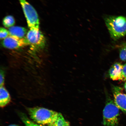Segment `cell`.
I'll return each mask as SVG.
<instances>
[{
	"instance_id": "5bb4252c",
	"label": "cell",
	"mask_w": 126,
	"mask_h": 126,
	"mask_svg": "<svg viewBox=\"0 0 126 126\" xmlns=\"http://www.w3.org/2000/svg\"><path fill=\"white\" fill-rule=\"evenodd\" d=\"M20 117L21 120L24 124L25 126H34V123L28 119L27 116L25 114H20Z\"/></svg>"
},
{
	"instance_id": "e0dca14e",
	"label": "cell",
	"mask_w": 126,
	"mask_h": 126,
	"mask_svg": "<svg viewBox=\"0 0 126 126\" xmlns=\"http://www.w3.org/2000/svg\"><path fill=\"white\" fill-rule=\"evenodd\" d=\"M121 80L124 81H126V63L123 65Z\"/></svg>"
},
{
	"instance_id": "d6986e66",
	"label": "cell",
	"mask_w": 126,
	"mask_h": 126,
	"mask_svg": "<svg viewBox=\"0 0 126 126\" xmlns=\"http://www.w3.org/2000/svg\"><path fill=\"white\" fill-rule=\"evenodd\" d=\"M8 126H19L18 125H16V124H11V125H9Z\"/></svg>"
},
{
	"instance_id": "9c48e42d",
	"label": "cell",
	"mask_w": 126,
	"mask_h": 126,
	"mask_svg": "<svg viewBox=\"0 0 126 126\" xmlns=\"http://www.w3.org/2000/svg\"><path fill=\"white\" fill-rule=\"evenodd\" d=\"M9 35L19 38L26 37L28 32L26 28L19 26H13L8 29Z\"/></svg>"
},
{
	"instance_id": "3957f363",
	"label": "cell",
	"mask_w": 126,
	"mask_h": 126,
	"mask_svg": "<svg viewBox=\"0 0 126 126\" xmlns=\"http://www.w3.org/2000/svg\"><path fill=\"white\" fill-rule=\"evenodd\" d=\"M119 110L114 101L108 97L103 110V125L105 126H117L119 123Z\"/></svg>"
},
{
	"instance_id": "8fae6325",
	"label": "cell",
	"mask_w": 126,
	"mask_h": 126,
	"mask_svg": "<svg viewBox=\"0 0 126 126\" xmlns=\"http://www.w3.org/2000/svg\"><path fill=\"white\" fill-rule=\"evenodd\" d=\"M48 126H70L69 123L66 121L61 113H59L58 115L52 123Z\"/></svg>"
},
{
	"instance_id": "9a60e30c",
	"label": "cell",
	"mask_w": 126,
	"mask_h": 126,
	"mask_svg": "<svg viewBox=\"0 0 126 126\" xmlns=\"http://www.w3.org/2000/svg\"><path fill=\"white\" fill-rule=\"evenodd\" d=\"M9 35L8 31L3 28L0 29V38L1 39H5Z\"/></svg>"
},
{
	"instance_id": "2e32d148",
	"label": "cell",
	"mask_w": 126,
	"mask_h": 126,
	"mask_svg": "<svg viewBox=\"0 0 126 126\" xmlns=\"http://www.w3.org/2000/svg\"><path fill=\"white\" fill-rule=\"evenodd\" d=\"M5 80V74L3 70H1L0 73V86H3Z\"/></svg>"
},
{
	"instance_id": "7a4b0ae2",
	"label": "cell",
	"mask_w": 126,
	"mask_h": 126,
	"mask_svg": "<svg viewBox=\"0 0 126 126\" xmlns=\"http://www.w3.org/2000/svg\"><path fill=\"white\" fill-rule=\"evenodd\" d=\"M28 113L32 119L41 125H49L56 119L59 112L42 108L34 107L28 108Z\"/></svg>"
},
{
	"instance_id": "ba28073f",
	"label": "cell",
	"mask_w": 126,
	"mask_h": 126,
	"mask_svg": "<svg viewBox=\"0 0 126 126\" xmlns=\"http://www.w3.org/2000/svg\"><path fill=\"white\" fill-rule=\"evenodd\" d=\"M123 65L116 63L111 66L109 71L110 77L113 80H121Z\"/></svg>"
},
{
	"instance_id": "6da1fadb",
	"label": "cell",
	"mask_w": 126,
	"mask_h": 126,
	"mask_svg": "<svg viewBox=\"0 0 126 126\" xmlns=\"http://www.w3.org/2000/svg\"><path fill=\"white\" fill-rule=\"evenodd\" d=\"M105 20L112 38L116 40L126 35V16H108Z\"/></svg>"
},
{
	"instance_id": "30bf717a",
	"label": "cell",
	"mask_w": 126,
	"mask_h": 126,
	"mask_svg": "<svg viewBox=\"0 0 126 126\" xmlns=\"http://www.w3.org/2000/svg\"><path fill=\"white\" fill-rule=\"evenodd\" d=\"M11 97L9 93L4 86L0 88V106L3 108L9 103Z\"/></svg>"
},
{
	"instance_id": "5b68a950",
	"label": "cell",
	"mask_w": 126,
	"mask_h": 126,
	"mask_svg": "<svg viewBox=\"0 0 126 126\" xmlns=\"http://www.w3.org/2000/svg\"><path fill=\"white\" fill-rule=\"evenodd\" d=\"M29 45L33 49L38 50L45 47L46 40L39 30L30 29L26 36Z\"/></svg>"
},
{
	"instance_id": "52a82bcc",
	"label": "cell",
	"mask_w": 126,
	"mask_h": 126,
	"mask_svg": "<svg viewBox=\"0 0 126 126\" xmlns=\"http://www.w3.org/2000/svg\"><path fill=\"white\" fill-rule=\"evenodd\" d=\"M122 88L117 86L112 88L114 102L120 110L126 114V94L123 92Z\"/></svg>"
},
{
	"instance_id": "ffe728a7",
	"label": "cell",
	"mask_w": 126,
	"mask_h": 126,
	"mask_svg": "<svg viewBox=\"0 0 126 126\" xmlns=\"http://www.w3.org/2000/svg\"><path fill=\"white\" fill-rule=\"evenodd\" d=\"M124 88H125V89L126 92V81L125 83V84H124Z\"/></svg>"
},
{
	"instance_id": "ac0fdd59",
	"label": "cell",
	"mask_w": 126,
	"mask_h": 126,
	"mask_svg": "<svg viewBox=\"0 0 126 126\" xmlns=\"http://www.w3.org/2000/svg\"><path fill=\"white\" fill-rule=\"evenodd\" d=\"M34 126H44L42 125H40V124H34Z\"/></svg>"
},
{
	"instance_id": "8992f818",
	"label": "cell",
	"mask_w": 126,
	"mask_h": 126,
	"mask_svg": "<svg viewBox=\"0 0 126 126\" xmlns=\"http://www.w3.org/2000/svg\"><path fill=\"white\" fill-rule=\"evenodd\" d=\"M1 44L4 48L10 49H17L29 45L26 37L19 38L11 36L4 39Z\"/></svg>"
},
{
	"instance_id": "4fadbf2b",
	"label": "cell",
	"mask_w": 126,
	"mask_h": 126,
	"mask_svg": "<svg viewBox=\"0 0 126 126\" xmlns=\"http://www.w3.org/2000/svg\"><path fill=\"white\" fill-rule=\"evenodd\" d=\"M119 57L121 60L126 61V44H123L119 50Z\"/></svg>"
},
{
	"instance_id": "7c38bea8",
	"label": "cell",
	"mask_w": 126,
	"mask_h": 126,
	"mask_svg": "<svg viewBox=\"0 0 126 126\" xmlns=\"http://www.w3.org/2000/svg\"><path fill=\"white\" fill-rule=\"evenodd\" d=\"M3 24L7 28H10L13 26L15 21L14 17L12 16L9 15L4 17L2 21Z\"/></svg>"
},
{
	"instance_id": "277c9868",
	"label": "cell",
	"mask_w": 126,
	"mask_h": 126,
	"mask_svg": "<svg viewBox=\"0 0 126 126\" xmlns=\"http://www.w3.org/2000/svg\"><path fill=\"white\" fill-rule=\"evenodd\" d=\"M30 29L39 30V20L37 11L26 0H19Z\"/></svg>"
}]
</instances>
